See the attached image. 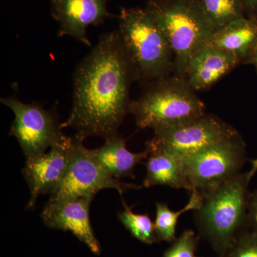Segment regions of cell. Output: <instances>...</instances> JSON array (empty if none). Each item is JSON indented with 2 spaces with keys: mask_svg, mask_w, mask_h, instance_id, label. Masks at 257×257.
Returning a JSON list of instances; mask_svg holds the SVG:
<instances>
[{
  "mask_svg": "<svg viewBox=\"0 0 257 257\" xmlns=\"http://www.w3.org/2000/svg\"><path fill=\"white\" fill-rule=\"evenodd\" d=\"M147 9L168 40L176 75L184 78L189 60L209 44L214 34L210 20L199 0L151 2Z\"/></svg>",
  "mask_w": 257,
  "mask_h": 257,
  "instance_id": "obj_4",
  "label": "cell"
},
{
  "mask_svg": "<svg viewBox=\"0 0 257 257\" xmlns=\"http://www.w3.org/2000/svg\"><path fill=\"white\" fill-rule=\"evenodd\" d=\"M210 20L214 32L239 19L243 18L241 0H199Z\"/></svg>",
  "mask_w": 257,
  "mask_h": 257,
  "instance_id": "obj_18",
  "label": "cell"
},
{
  "mask_svg": "<svg viewBox=\"0 0 257 257\" xmlns=\"http://www.w3.org/2000/svg\"><path fill=\"white\" fill-rule=\"evenodd\" d=\"M118 23L139 79L150 83L168 77L174 69L173 52L153 15L147 9L122 8Z\"/></svg>",
  "mask_w": 257,
  "mask_h": 257,
  "instance_id": "obj_5",
  "label": "cell"
},
{
  "mask_svg": "<svg viewBox=\"0 0 257 257\" xmlns=\"http://www.w3.org/2000/svg\"><path fill=\"white\" fill-rule=\"evenodd\" d=\"M92 197H81L62 202H47L41 214L44 224L52 229L69 231L95 254L101 247L89 219Z\"/></svg>",
  "mask_w": 257,
  "mask_h": 257,
  "instance_id": "obj_12",
  "label": "cell"
},
{
  "mask_svg": "<svg viewBox=\"0 0 257 257\" xmlns=\"http://www.w3.org/2000/svg\"><path fill=\"white\" fill-rule=\"evenodd\" d=\"M232 126L214 115L204 114L191 120L154 131L146 143L150 152H165L183 160L213 144L237 135Z\"/></svg>",
  "mask_w": 257,
  "mask_h": 257,
  "instance_id": "obj_8",
  "label": "cell"
},
{
  "mask_svg": "<svg viewBox=\"0 0 257 257\" xmlns=\"http://www.w3.org/2000/svg\"><path fill=\"white\" fill-rule=\"evenodd\" d=\"M246 160L245 144L237 134L185 157L182 162L192 191L202 192L239 174Z\"/></svg>",
  "mask_w": 257,
  "mask_h": 257,
  "instance_id": "obj_7",
  "label": "cell"
},
{
  "mask_svg": "<svg viewBox=\"0 0 257 257\" xmlns=\"http://www.w3.org/2000/svg\"><path fill=\"white\" fill-rule=\"evenodd\" d=\"M84 139L72 137V149L68 170L59 187L50 194L48 202H62L81 197H95L104 189H114L122 197L130 189H142V186L121 182L111 177L93 155L86 148Z\"/></svg>",
  "mask_w": 257,
  "mask_h": 257,
  "instance_id": "obj_6",
  "label": "cell"
},
{
  "mask_svg": "<svg viewBox=\"0 0 257 257\" xmlns=\"http://www.w3.org/2000/svg\"><path fill=\"white\" fill-rule=\"evenodd\" d=\"M109 0H50L52 15L59 23L58 37L70 36L90 46L89 26H97L110 18Z\"/></svg>",
  "mask_w": 257,
  "mask_h": 257,
  "instance_id": "obj_11",
  "label": "cell"
},
{
  "mask_svg": "<svg viewBox=\"0 0 257 257\" xmlns=\"http://www.w3.org/2000/svg\"><path fill=\"white\" fill-rule=\"evenodd\" d=\"M251 169L249 172H247V175L248 179L251 180L253 176L255 175V173L257 172V159H254L251 161Z\"/></svg>",
  "mask_w": 257,
  "mask_h": 257,
  "instance_id": "obj_24",
  "label": "cell"
},
{
  "mask_svg": "<svg viewBox=\"0 0 257 257\" xmlns=\"http://www.w3.org/2000/svg\"><path fill=\"white\" fill-rule=\"evenodd\" d=\"M199 237L194 231L187 230L175 241L163 257H197L195 255Z\"/></svg>",
  "mask_w": 257,
  "mask_h": 257,
  "instance_id": "obj_20",
  "label": "cell"
},
{
  "mask_svg": "<svg viewBox=\"0 0 257 257\" xmlns=\"http://www.w3.org/2000/svg\"><path fill=\"white\" fill-rule=\"evenodd\" d=\"M105 141L100 148L92 150L93 155L103 168L115 179H135L134 169L142 161L147 160L150 151L147 149L140 153L128 151L126 141L119 135Z\"/></svg>",
  "mask_w": 257,
  "mask_h": 257,
  "instance_id": "obj_15",
  "label": "cell"
},
{
  "mask_svg": "<svg viewBox=\"0 0 257 257\" xmlns=\"http://www.w3.org/2000/svg\"><path fill=\"white\" fill-rule=\"evenodd\" d=\"M239 63L234 56L207 45L189 60L184 78L194 90H203L215 84Z\"/></svg>",
  "mask_w": 257,
  "mask_h": 257,
  "instance_id": "obj_13",
  "label": "cell"
},
{
  "mask_svg": "<svg viewBox=\"0 0 257 257\" xmlns=\"http://www.w3.org/2000/svg\"><path fill=\"white\" fill-rule=\"evenodd\" d=\"M128 113L139 128L155 131L200 117L205 104L187 79L175 74L148 83L143 94L130 102Z\"/></svg>",
  "mask_w": 257,
  "mask_h": 257,
  "instance_id": "obj_3",
  "label": "cell"
},
{
  "mask_svg": "<svg viewBox=\"0 0 257 257\" xmlns=\"http://www.w3.org/2000/svg\"><path fill=\"white\" fill-rule=\"evenodd\" d=\"M247 226L257 232V190L250 194L248 199Z\"/></svg>",
  "mask_w": 257,
  "mask_h": 257,
  "instance_id": "obj_22",
  "label": "cell"
},
{
  "mask_svg": "<svg viewBox=\"0 0 257 257\" xmlns=\"http://www.w3.org/2000/svg\"><path fill=\"white\" fill-rule=\"evenodd\" d=\"M208 45L234 56L239 62L251 57L257 45L256 19H239L216 30Z\"/></svg>",
  "mask_w": 257,
  "mask_h": 257,
  "instance_id": "obj_14",
  "label": "cell"
},
{
  "mask_svg": "<svg viewBox=\"0 0 257 257\" xmlns=\"http://www.w3.org/2000/svg\"><path fill=\"white\" fill-rule=\"evenodd\" d=\"M1 102L14 113L9 135L17 139L26 158L43 155L64 136L54 111L37 102L25 104L16 96L1 98Z\"/></svg>",
  "mask_w": 257,
  "mask_h": 257,
  "instance_id": "obj_9",
  "label": "cell"
},
{
  "mask_svg": "<svg viewBox=\"0 0 257 257\" xmlns=\"http://www.w3.org/2000/svg\"><path fill=\"white\" fill-rule=\"evenodd\" d=\"M50 148L49 153L28 157L25 162L23 175L30 190L27 209L35 207L40 194H52L62 182L68 170L72 137L64 135Z\"/></svg>",
  "mask_w": 257,
  "mask_h": 257,
  "instance_id": "obj_10",
  "label": "cell"
},
{
  "mask_svg": "<svg viewBox=\"0 0 257 257\" xmlns=\"http://www.w3.org/2000/svg\"><path fill=\"white\" fill-rule=\"evenodd\" d=\"M250 59H251V62L254 64L255 67H256L257 70V45L254 51L253 52L252 55H251V57H250Z\"/></svg>",
  "mask_w": 257,
  "mask_h": 257,
  "instance_id": "obj_25",
  "label": "cell"
},
{
  "mask_svg": "<svg viewBox=\"0 0 257 257\" xmlns=\"http://www.w3.org/2000/svg\"><path fill=\"white\" fill-rule=\"evenodd\" d=\"M122 199L124 210L118 214V218L126 229L130 231L134 237L142 242L152 244L156 242L157 237L155 231V224L148 214H135L133 207H128Z\"/></svg>",
  "mask_w": 257,
  "mask_h": 257,
  "instance_id": "obj_19",
  "label": "cell"
},
{
  "mask_svg": "<svg viewBox=\"0 0 257 257\" xmlns=\"http://www.w3.org/2000/svg\"><path fill=\"white\" fill-rule=\"evenodd\" d=\"M247 173L239 174L215 187L199 192L202 202L194 210L199 231L224 255L247 226L250 193Z\"/></svg>",
  "mask_w": 257,
  "mask_h": 257,
  "instance_id": "obj_2",
  "label": "cell"
},
{
  "mask_svg": "<svg viewBox=\"0 0 257 257\" xmlns=\"http://www.w3.org/2000/svg\"><path fill=\"white\" fill-rule=\"evenodd\" d=\"M202 196L197 190L191 192L188 204L177 211L171 210L165 203H157L155 231L157 239L172 242L176 239V229L179 216L188 211H194L200 206Z\"/></svg>",
  "mask_w": 257,
  "mask_h": 257,
  "instance_id": "obj_17",
  "label": "cell"
},
{
  "mask_svg": "<svg viewBox=\"0 0 257 257\" xmlns=\"http://www.w3.org/2000/svg\"><path fill=\"white\" fill-rule=\"evenodd\" d=\"M241 2L244 9L257 12V0H241Z\"/></svg>",
  "mask_w": 257,
  "mask_h": 257,
  "instance_id": "obj_23",
  "label": "cell"
},
{
  "mask_svg": "<svg viewBox=\"0 0 257 257\" xmlns=\"http://www.w3.org/2000/svg\"><path fill=\"white\" fill-rule=\"evenodd\" d=\"M139 79L119 30L104 34L77 65L73 77V98L69 117L62 128H72L84 139L107 140L128 113L130 90Z\"/></svg>",
  "mask_w": 257,
  "mask_h": 257,
  "instance_id": "obj_1",
  "label": "cell"
},
{
  "mask_svg": "<svg viewBox=\"0 0 257 257\" xmlns=\"http://www.w3.org/2000/svg\"><path fill=\"white\" fill-rule=\"evenodd\" d=\"M147 173L143 186L160 185L192 192L185 173L182 159L165 152H150L147 159Z\"/></svg>",
  "mask_w": 257,
  "mask_h": 257,
  "instance_id": "obj_16",
  "label": "cell"
},
{
  "mask_svg": "<svg viewBox=\"0 0 257 257\" xmlns=\"http://www.w3.org/2000/svg\"><path fill=\"white\" fill-rule=\"evenodd\" d=\"M225 257H257V232L242 233L224 255Z\"/></svg>",
  "mask_w": 257,
  "mask_h": 257,
  "instance_id": "obj_21",
  "label": "cell"
}]
</instances>
